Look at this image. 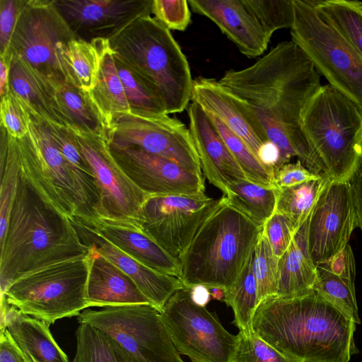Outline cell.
Here are the masks:
<instances>
[{"label": "cell", "instance_id": "cell-42", "mask_svg": "<svg viewBox=\"0 0 362 362\" xmlns=\"http://www.w3.org/2000/svg\"><path fill=\"white\" fill-rule=\"evenodd\" d=\"M186 0H153L152 15L168 30L184 31L191 22Z\"/></svg>", "mask_w": 362, "mask_h": 362}, {"label": "cell", "instance_id": "cell-20", "mask_svg": "<svg viewBox=\"0 0 362 362\" xmlns=\"http://www.w3.org/2000/svg\"><path fill=\"white\" fill-rule=\"evenodd\" d=\"M192 9L214 22L250 58L261 56L270 38L247 0H189Z\"/></svg>", "mask_w": 362, "mask_h": 362}, {"label": "cell", "instance_id": "cell-33", "mask_svg": "<svg viewBox=\"0 0 362 362\" xmlns=\"http://www.w3.org/2000/svg\"><path fill=\"white\" fill-rule=\"evenodd\" d=\"M329 180L324 175L294 186L279 188L275 211L288 217L298 229L310 216Z\"/></svg>", "mask_w": 362, "mask_h": 362}, {"label": "cell", "instance_id": "cell-6", "mask_svg": "<svg viewBox=\"0 0 362 362\" xmlns=\"http://www.w3.org/2000/svg\"><path fill=\"white\" fill-rule=\"evenodd\" d=\"M302 126L331 180H349L362 163V110L329 84L305 107Z\"/></svg>", "mask_w": 362, "mask_h": 362}, {"label": "cell", "instance_id": "cell-24", "mask_svg": "<svg viewBox=\"0 0 362 362\" xmlns=\"http://www.w3.org/2000/svg\"><path fill=\"white\" fill-rule=\"evenodd\" d=\"M46 322L25 315L1 298V327L7 329L21 351L37 362H69Z\"/></svg>", "mask_w": 362, "mask_h": 362}, {"label": "cell", "instance_id": "cell-46", "mask_svg": "<svg viewBox=\"0 0 362 362\" xmlns=\"http://www.w3.org/2000/svg\"><path fill=\"white\" fill-rule=\"evenodd\" d=\"M322 176L306 168L300 160L286 163L274 173V184L278 188L288 187L316 180Z\"/></svg>", "mask_w": 362, "mask_h": 362}, {"label": "cell", "instance_id": "cell-40", "mask_svg": "<svg viewBox=\"0 0 362 362\" xmlns=\"http://www.w3.org/2000/svg\"><path fill=\"white\" fill-rule=\"evenodd\" d=\"M293 0H247L267 35L291 28L294 19Z\"/></svg>", "mask_w": 362, "mask_h": 362}, {"label": "cell", "instance_id": "cell-21", "mask_svg": "<svg viewBox=\"0 0 362 362\" xmlns=\"http://www.w3.org/2000/svg\"><path fill=\"white\" fill-rule=\"evenodd\" d=\"M189 130L202 173L223 194L233 181L247 179L210 117L195 103L187 110Z\"/></svg>", "mask_w": 362, "mask_h": 362}, {"label": "cell", "instance_id": "cell-49", "mask_svg": "<svg viewBox=\"0 0 362 362\" xmlns=\"http://www.w3.org/2000/svg\"><path fill=\"white\" fill-rule=\"evenodd\" d=\"M354 204L357 227L362 230V163L349 180Z\"/></svg>", "mask_w": 362, "mask_h": 362}, {"label": "cell", "instance_id": "cell-26", "mask_svg": "<svg viewBox=\"0 0 362 362\" xmlns=\"http://www.w3.org/2000/svg\"><path fill=\"white\" fill-rule=\"evenodd\" d=\"M49 79L64 127L103 136L107 139L109 125L90 93L64 79Z\"/></svg>", "mask_w": 362, "mask_h": 362}, {"label": "cell", "instance_id": "cell-17", "mask_svg": "<svg viewBox=\"0 0 362 362\" xmlns=\"http://www.w3.org/2000/svg\"><path fill=\"white\" fill-rule=\"evenodd\" d=\"M153 0H54L77 39L110 40L132 21L152 15Z\"/></svg>", "mask_w": 362, "mask_h": 362}, {"label": "cell", "instance_id": "cell-27", "mask_svg": "<svg viewBox=\"0 0 362 362\" xmlns=\"http://www.w3.org/2000/svg\"><path fill=\"white\" fill-rule=\"evenodd\" d=\"M308 218L298 229L289 247L279 259V284L276 295L279 297H297L314 290L317 266L308 250Z\"/></svg>", "mask_w": 362, "mask_h": 362}, {"label": "cell", "instance_id": "cell-39", "mask_svg": "<svg viewBox=\"0 0 362 362\" xmlns=\"http://www.w3.org/2000/svg\"><path fill=\"white\" fill-rule=\"evenodd\" d=\"M279 258L276 257L267 238L262 233L255 247L253 270L257 288L259 303L276 296L279 284Z\"/></svg>", "mask_w": 362, "mask_h": 362}, {"label": "cell", "instance_id": "cell-5", "mask_svg": "<svg viewBox=\"0 0 362 362\" xmlns=\"http://www.w3.org/2000/svg\"><path fill=\"white\" fill-rule=\"evenodd\" d=\"M262 233V227L223 206L205 222L179 259L184 286L229 289Z\"/></svg>", "mask_w": 362, "mask_h": 362}, {"label": "cell", "instance_id": "cell-48", "mask_svg": "<svg viewBox=\"0 0 362 362\" xmlns=\"http://www.w3.org/2000/svg\"><path fill=\"white\" fill-rule=\"evenodd\" d=\"M0 362H25L21 350L3 327L0 332Z\"/></svg>", "mask_w": 362, "mask_h": 362}, {"label": "cell", "instance_id": "cell-23", "mask_svg": "<svg viewBox=\"0 0 362 362\" xmlns=\"http://www.w3.org/2000/svg\"><path fill=\"white\" fill-rule=\"evenodd\" d=\"M90 247L86 287L89 307L151 304L135 282L122 270Z\"/></svg>", "mask_w": 362, "mask_h": 362}, {"label": "cell", "instance_id": "cell-53", "mask_svg": "<svg viewBox=\"0 0 362 362\" xmlns=\"http://www.w3.org/2000/svg\"><path fill=\"white\" fill-rule=\"evenodd\" d=\"M21 351L23 353V355L24 356L25 362H37L34 358H33L30 355H28V354H25L23 351Z\"/></svg>", "mask_w": 362, "mask_h": 362}, {"label": "cell", "instance_id": "cell-2", "mask_svg": "<svg viewBox=\"0 0 362 362\" xmlns=\"http://www.w3.org/2000/svg\"><path fill=\"white\" fill-rule=\"evenodd\" d=\"M356 323L316 291L259 302L253 332L298 362H349L358 353Z\"/></svg>", "mask_w": 362, "mask_h": 362}, {"label": "cell", "instance_id": "cell-4", "mask_svg": "<svg viewBox=\"0 0 362 362\" xmlns=\"http://www.w3.org/2000/svg\"><path fill=\"white\" fill-rule=\"evenodd\" d=\"M109 42L115 57L145 82L168 115L188 106L193 83L188 61L170 30L152 15L134 20Z\"/></svg>", "mask_w": 362, "mask_h": 362}, {"label": "cell", "instance_id": "cell-19", "mask_svg": "<svg viewBox=\"0 0 362 362\" xmlns=\"http://www.w3.org/2000/svg\"><path fill=\"white\" fill-rule=\"evenodd\" d=\"M70 218L82 241L127 274L151 305L160 311L173 293L185 286L178 277L157 272L130 257L79 218Z\"/></svg>", "mask_w": 362, "mask_h": 362}, {"label": "cell", "instance_id": "cell-35", "mask_svg": "<svg viewBox=\"0 0 362 362\" xmlns=\"http://www.w3.org/2000/svg\"><path fill=\"white\" fill-rule=\"evenodd\" d=\"M321 16L334 26L362 57V2L313 0Z\"/></svg>", "mask_w": 362, "mask_h": 362}, {"label": "cell", "instance_id": "cell-10", "mask_svg": "<svg viewBox=\"0 0 362 362\" xmlns=\"http://www.w3.org/2000/svg\"><path fill=\"white\" fill-rule=\"evenodd\" d=\"M161 318L180 354L192 362H233L238 335L228 332L218 317L195 303L184 286L168 299Z\"/></svg>", "mask_w": 362, "mask_h": 362}, {"label": "cell", "instance_id": "cell-14", "mask_svg": "<svg viewBox=\"0 0 362 362\" xmlns=\"http://www.w3.org/2000/svg\"><path fill=\"white\" fill-rule=\"evenodd\" d=\"M69 130L99 189L98 216L133 221L149 195L139 189L115 162L107 138L78 129Z\"/></svg>", "mask_w": 362, "mask_h": 362}, {"label": "cell", "instance_id": "cell-28", "mask_svg": "<svg viewBox=\"0 0 362 362\" xmlns=\"http://www.w3.org/2000/svg\"><path fill=\"white\" fill-rule=\"evenodd\" d=\"M107 39H94L86 41L73 39L64 47L62 57L66 69V81L90 92L97 82L101 61Z\"/></svg>", "mask_w": 362, "mask_h": 362}, {"label": "cell", "instance_id": "cell-51", "mask_svg": "<svg viewBox=\"0 0 362 362\" xmlns=\"http://www.w3.org/2000/svg\"><path fill=\"white\" fill-rule=\"evenodd\" d=\"M192 296L195 303L205 306L209 300L210 293L208 288L203 286H196L191 288Z\"/></svg>", "mask_w": 362, "mask_h": 362}, {"label": "cell", "instance_id": "cell-47", "mask_svg": "<svg viewBox=\"0 0 362 362\" xmlns=\"http://www.w3.org/2000/svg\"><path fill=\"white\" fill-rule=\"evenodd\" d=\"M320 264L337 276L355 281V261L349 244L329 260Z\"/></svg>", "mask_w": 362, "mask_h": 362}, {"label": "cell", "instance_id": "cell-32", "mask_svg": "<svg viewBox=\"0 0 362 362\" xmlns=\"http://www.w3.org/2000/svg\"><path fill=\"white\" fill-rule=\"evenodd\" d=\"M255 249L233 285L224 291L223 301L231 307L233 322L239 332L245 334L252 332V319L259 305L257 288L254 275Z\"/></svg>", "mask_w": 362, "mask_h": 362}, {"label": "cell", "instance_id": "cell-43", "mask_svg": "<svg viewBox=\"0 0 362 362\" xmlns=\"http://www.w3.org/2000/svg\"><path fill=\"white\" fill-rule=\"evenodd\" d=\"M297 230L288 217L276 211L262 226V233L279 259L289 247Z\"/></svg>", "mask_w": 362, "mask_h": 362}, {"label": "cell", "instance_id": "cell-52", "mask_svg": "<svg viewBox=\"0 0 362 362\" xmlns=\"http://www.w3.org/2000/svg\"><path fill=\"white\" fill-rule=\"evenodd\" d=\"M210 293V296H212L213 299L218 300H223L225 291L222 288H208Z\"/></svg>", "mask_w": 362, "mask_h": 362}, {"label": "cell", "instance_id": "cell-37", "mask_svg": "<svg viewBox=\"0 0 362 362\" xmlns=\"http://www.w3.org/2000/svg\"><path fill=\"white\" fill-rule=\"evenodd\" d=\"M207 115L244 172L247 179L267 187H276L274 184V175L259 161L249 147L222 122L212 115Z\"/></svg>", "mask_w": 362, "mask_h": 362}, {"label": "cell", "instance_id": "cell-30", "mask_svg": "<svg viewBox=\"0 0 362 362\" xmlns=\"http://www.w3.org/2000/svg\"><path fill=\"white\" fill-rule=\"evenodd\" d=\"M90 93L109 125V132L116 118L130 112L110 42L102 58L96 84Z\"/></svg>", "mask_w": 362, "mask_h": 362}, {"label": "cell", "instance_id": "cell-1", "mask_svg": "<svg viewBox=\"0 0 362 362\" xmlns=\"http://www.w3.org/2000/svg\"><path fill=\"white\" fill-rule=\"evenodd\" d=\"M320 76L303 51L289 40L278 43L250 66L226 71L218 81L252 110L268 140L279 148L281 166L297 157L311 172L326 175L302 126L304 110L322 86Z\"/></svg>", "mask_w": 362, "mask_h": 362}, {"label": "cell", "instance_id": "cell-16", "mask_svg": "<svg viewBox=\"0 0 362 362\" xmlns=\"http://www.w3.org/2000/svg\"><path fill=\"white\" fill-rule=\"evenodd\" d=\"M109 148L124 173L149 196L205 194L203 176L171 160L135 146Z\"/></svg>", "mask_w": 362, "mask_h": 362}, {"label": "cell", "instance_id": "cell-34", "mask_svg": "<svg viewBox=\"0 0 362 362\" xmlns=\"http://www.w3.org/2000/svg\"><path fill=\"white\" fill-rule=\"evenodd\" d=\"M76 338V354L71 362H133L114 339L93 326L79 324Z\"/></svg>", "mask_w": 362, "mask_h": 362}, {"label": "cell", "instance_id": "cell-7", "mask_svg": "<svg viewBox=\"0 0 362 362\" xmlns=\"http://www.w3.org/2000/svg\"><path fill=\"white\" fill-rule=\"evenodd\" d=\"M291 40L332 86L362 110V57L317 11L313 0H293Z\"/></svg>", "mask_w": 362, "mask_h": 362}, {"label": "cell", "instance_id": "cell-29", "mask_svg": "<svg viewBox=\"0 0 362 362\" xmlns=\"http://www.w3.org/2000/svg\"><path fill=\"white\" fill-rule=\"evenodd\" d=\"M279 188L267 187L240 179L230 183L225 193L226 204L262 227L275 212Z\"/></svg>", "mask_w": 362, "mask_h": 362}, {"label": "cell", "instance_id": "cell-13", "mask_svg": "<svg viewBox=\"0 0 362 362\" xmlns=\"http://www.w3.org/2000/svg\"><path fill=\"white\" fill-rule=\"evenodd\" d=\"M111 146H135L203 176L189 129L169 115L129 112L116 118L107 136Z\"/></svg>", "mask_w": 362, "mask_h": 362}, {"label": "cell", "instance_id": "cell-25", "mask_svg": "<svg viewBox=\"0 0 362 362\" xmlns=\"http://www.w3.org/2000/svg\"><path fill=\"white\" fill-rule=\"evenodd\" d=\"M6 57L10 59L9 91L34 115L64 127L50 79L21 59Z\"/></svg>", "mask_w": 362, "mask_h": 362}, {"label": "cell", "instance_id": "cell-45", "mask_svg": "<svg viewBox=\"0 0 362 362\" xmlns=\"http://www.w3.org/2000/svg\"><path fill=\"white\" fill-rule=\"evenodd\" d=\"M24 0H0V57L8 54Z\"/></svg>", "mask_w": 362, "mask_h": 362}, {"label": "cell", "instance_id": "cell-12", "mask_svg": "<svg viewBox=\"0 0 362 362\" xmlns=\"http://www.w3.org/2000/svg\"><path fill=\"white\" fill-rule=\"evenodd\" d=\"M225 204L224 195L149 196L132 222L179 261L205 222Z\"/></svg>", "mask_w": 362, "mask_h": 362}, {"label": "cell", "instance_id": "cell-11", "mask_svg": "<svg viewBox=\"0 0 362 362\" xmlns=\"http://www.w3.org/2000/svg\"><path fill=\"white\" fill-rule=\"evenodd\" d=\"M75 38L54 0H24L6 57L21 59L48 78L66 81L62 51Z\"/></svg>", "mask_w": 362, "mask_h": 362}, {"label": "cell", "instance_id": "cell-3", "mask_svg": "<svg viewBox=\"0 0 362 362\" xmlns=\"http://www.w3.org/2000/svg\"><path fill=\"white\" fill-rule=\"evenodd\" d=\"M0 246L1 295L28 274L90 252L71 218L42 195L22 169Z\"/></svg>", "mask_w": 362, "mask_h": 362}, {"label": "cell", "instance_id": "cell-8", "mask_svg": "<svg viewBox=\"0 0 362 362\" xmlns=\"http://www.w3.org/2000/svg\"><path fill=\"white\" fill-rule=\"evenodd\" d=\"M88 255L45 267L13 283L1 295L22 313L49 325L88 308Z\"/></svg>", "mask_w": 362, "mask_h": 362}, {"label": "cell", "instance_id": "cell-18", "mask_svg": "<svg viewBox=\"0 0 362 362\" xmlns=\"http://www.w3.org/2000/svg\"><path fill=\"white\" fill-rule=\"evenodd\" d=\"M191 100L222 122L257 157L262 145L269 141L252 110L218 80L204 76L193 79Z\"/></svg>", "mask_w": 362, "mask_h": 362}, {"label": "cell", "instance_id": "cell-50", "mask_svg": "<svg viewBox=\"0 0 362 362\" xmlns=\"http://www.w3.org/2000/svg\"><path fill=\"white\" fill-rule=\"evenodd\" d=\"M10 59L8 57H0V96L2 97L9 92Z\"/></svg>", "mask_w": 362, "mask_h": 362}, {"label": "cell", "instance_id": "cell-15", "mask_svg": "<svg viewBox=\"0 0 362 362\" xmlns=\"http://www.w3.org/2000/svg\"><path fill=\"white\" fill-rule=\"evenodd\" d=\"M356 226L349 180H329L308 218V250L315 265L342 250Z\"/></svg>", "mask_w": 362, "mask_h": 362}, {"label": "cell", "instance_id": "cell-36", "mask_svg": "<svg viewBox=\"0 0 362 362\" xmlns=\"http://www.w3.org/2000/svg\"><path fill=\"white\" fill-rule=\"evenodd\" d=\"M354 281L337 276L322 264H318L313 289L356 324H361Z\"/></svg>", "mask_w": 362, "mask_h": 362}, {"label": "cell", "instance_id": "cell-44", "mask_svg": "<svg viewBox=\"0 0 362 362\" xmlns=\"http://www.w3.org/2000/svg\"><path fill=\"white\" fill-rule=\"evenodd\" d=\"M1 127L11 136L21 139L28 134L21 106L9 91L1 97Z\"/></svg>", "mask_w": 362, "mask_h": 362}, {"label": "cell", "instance_id": "cell-41", "mask_svg": "<svg viewBox=\"0 0 362 362\" xmlns=\"http://www.w3.org/2000/svg\"><path fill=\"white\" fill-rule=\"evenodd\" d=\"M233 362H298L281 353L253 331L250 334L239 332Z\"/></svg>", "mask_w": 362, "mask_h": 362}, {"label": "cell", "instance_id": "cell-22", "mask_svg": "<svg viewBox=\"0 0 362 362\" xmlns=\"http://www.w3.org/2000/svg\"><path fill=\"white\" fill-rule=\"evenodd\" d=\"M79 218L138 262L157 272L180 279V262L144 234L132 221L101 216L88 220Z\"/></svg>", "mask_w": 362, "mask_h": 362}, {"label": "cell", "instance_id": "cell-9", "mask_svg": "<svg viewBox=\"0 0 362 362\" xmlns=\"http://www.w3.org/2000/svg\"><path fill=\"white\" fill-rule=\"evenodd\" d=\"M77 321L107 334L133 362H184L160 311L151 304L86 310L77 316Z\"/></svg>", "mask_w": 362, "mask_h": 362}, {"label": "cell", "instance_id": "cell-31", "mask_svg": "<svg viewBox=\"0 0 362 362\" xmlns=\"http://www.w3.org/2000/svg\"><path fill=\"white\" fill-rule=\"evenodd\" d=\"M21 170V158L16 139L10 136L1 127L0 241L4 239L7 231Z\"/></svg>", "mask_w": 362, "mask_h": 362}, {"label": "cell", "instance_id": "cell-38", "mask_svg": "<svg viewBox=\"0 0 362 362\" xmlns=\"http://www.w3.org/2000/svg\"><path fill=\"white\" fill-rule=\"evenodd\" d=\"M115 60L130 112L151 115H168L161 102L145 82L119 59L115 57Z\"/></svg>", "mask_w": 362, "mask_h": 362}]
</instances>
